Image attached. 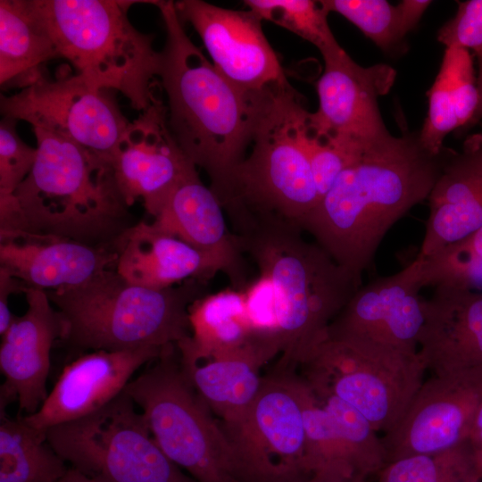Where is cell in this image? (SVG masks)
Instances as JSON below:
<instances>
[{
    "label": "cell",
    "mask_w": 482,
    "mask_h": 482,
    "mask_svg": "<svg viewBox=\"0 0 482 482\" xmlns=\"http://www.w3.org/2000/svg\"><path fill=\"white\" fill-rule=\"evenodd\" d=\"M446 154L428 151L419 132L388 133L367 144L303 219L301 229L362 278L388 230L428 199Z\"/></svg>",
    "instance_id": "cell-1"
},
{
    "label": "cell",
    "mask_w": 482,
    "mask_h": 482,
    "mask_svg": "<svg viewBox=\"0 0 482 482\" xmlns=\"http://www.w3.org/2000/svg\"><path fill=\"white\" fill-rule=\"evenodd\" d=\"M166 29L159 78L170 131L218 194L244 160L269 87L245 91L222 76L185 32L173 1H154Z\"/></svg>",
    "instance_id": "cell-2"
},
{
    "label": "cell",
    "mask_w": 482,
    "mask_h": 482,
    "mask_svg": "<svg viewBox=\"0 0 482 482\" xmlns=\"http://www.w3.org/2000/svg\"><path fill=\"white\" fill-rule=\"evenodd\" d=\"M33 131L37 159L15 192L0 196V231L114 247L132 225L109 161L55 134Z\"/></svg>",
    "instance_id": "cell-3"
},
{
    "label": "cell",
    "mask_w": 482,
    "mask_h": 482,
    "mask_svg": "<svg viewBox=\"0 0 482 482\" xmlns=\"http://www.w3.org/2000/svg\"><path fill=\"white\" fill-rule=\"evenodd\" d=\"M303 232L291 224L264 221L234 234L273 286L280 345L275 368L280 370H296L327 338L329 325L362 285Z\"/></svg>",
    "instance_id": "cell-4"
},
{
    "label": "cell",
    "mask_w": 482,
    "mask_h": 482,
    "mask_svg": "<svg viewBox=\"0 0 482 482\" xmlns=\"http://www.w3.org/2000/svg\"><path fill=\"white\" fill-rule=\"evenodd\" d=\"M306 111L301 96L289 83L269 88L253 130L251 153L216 195L234 232L262 221L300 228L318 204L301 137Z\"/></svg>",
    "instance_id": "cell-5"
},
{
    "label": "cell",
    "mask_w": 482,
    "mask_h": 482,
    "mask_svg": "<svg viewBox=\"0 0 482 482\" xmlns=\"http://www.w3.org/2000/svg\"><path fill=\"white\" fill-rule=\"evenodd\" d=\"M191 278L163 289L129 282L107 269L73 287L46 290L65 322L63 342L81 350L177 345L191 334L188 308L207 295Z\"/></svg>",
    "instance_id": "cell-6"
},
{
    "label": "cell",
    "mask_w": 482,
    "mask_h": 482,
    "mask_svg": "<svg viewBox=\"0 0 482 482\" xmlns=\"http://www.w3.org/2000/svg\"><path fill=\"white\" fill-rule=\"evenodd\" d=\"M57 46L90 86L120 92L142 112L157 98L162 53L129 21L131 0H33Z\"/></svg>",
    "instance_id": "cell-7"
},
{
    "label": "cell",
    "mask_w": 482,
    "mask_h": 482,
    "mask_svg": "<svg viewBox=\"0 0 482 482\" xmlns=\"http://www.w3.org/2000/svg\"><path fill=\"white\" fill-rule=\"evenodd\" d=\"M124 391L141 409L154 439L172 462L197 482H237L225 436L186 379L176 345Z\"/></svg>",
    "instance_id": "cell-8"
},
{
    "label": "cell",
    "mask_w": 482,
    "mask_h": 482,
    "mask_svg": "<svg viewBox=\"0 0 482 482\" xmlns=\"http://www.w3.org/2000/svg\"><path fill=\"white\" fill-rule=\"evenodd\" d=\"M297 368L301 369L298 375L315 394L341 399L383 434L402 417L427 370L419 352L329 338Z\"/></svg>",
    "instance_id": "cell-9"
},
{
    "label": "cell",
    "mask_w": 482,
    "mask_h": 482,
    "mask_svg": "<svg viewBox=\"0 0 482 482\" xmlns=\"http://www.w3.org/2000/svg\"><path fill=\"white\" fill-rule=\"evenodd\" d=\"M123 391L100 410L46 431L56 453L106 482H197L154 439L144 414Z\"/></svg>",
    "instance_id": "cell-10"
},
{
    "label": "cell",
    "mask_w": 482,
    "mask_h": 482,
    "mask_svg": "<svg viewBox=\"0 0 482 482\" xmlns=\"http://www.w3.org/2000/svg\"><path fill=\"white\" fill-rule=\"evenodd\" d=\"M237 482H305L306 434L300 378L274 368L249 409L230 421L218 420Z\"/></svg>",
    "instance_id": "cell-11"
},
{
    "label": "cell",
    "mask_w": 482,
    "mask_h": 482,
    "mask_svg": "<svg viewBox=\"0 0 482 482\" xmlns=\"http://www.w3.org/2000/svg\"><path fill=\"white\" fill-rule=\"evenodd\" d=\"M106 91L94 88L69 65L62 64L54 77L45 72L16 94L2 96L1 112L109 161L129 122Z\"/></svg>",
    "instance_id": "cell-12"
},
{
    "label": "cell",
    "mask_w": 482,
    "mask_h": 482,
    "mask_svg": "<svg viewBox=\"0 0 482 482\" xmlns=\"http://www.w3.org/2000/svg\"><path fill=\"white\" fill-rule=\"evenodd\" d=\"M419 256L401 270L362 285L328 328L327 338L415 353L425 316Z\"/></svg>",
    "instance_id": "cell-13"
},
{
    "label": "cell",
    "mask_w": 482,
    "mask_h": 482,
    "mask_svg": "<svg viewBox=\"0 0 482 482\" xmlns=\"http://www.w3.org/2000/svg\"><path fill=\"white\" fill-rule=\"evenodd\" d=\"M320 54L324 71L317 82L318 110L309 115L312 128L354 145L390 133L382 119L378 98L392 87L395 70L383 63L362 67L338 43Z\"/></svg>",
    "instance_id": "cell-14"
},
{
    "label": "cell",
    "mask_w": 482,
    "mask_h": 482,
    "mask_svg": "<svg viewBox=\"0 0 482 482\" xmlns=\"http://www.w3.org/2000/svg\"><path fill=\"white\" fill-rule=\"evenodd\" d=\"M116 185L129 207L141 200L155 218L196 166L172 137L159 97L129 122L109 160Z\"/></svg>",
    "instance_id": "cell-15"
},
{
    "label": "cell",
    "mask_w": 482,
    "mask_h": 482,
    "mask_svg": "<svg viewBox=\"0 0 482 482\" xmlns=\"http://www.w3.org/2000/svg\"><path fill=\"white\" fill-rule=\"evenodd\" d=\"M481 398L482 375H433L424 380L402 417L381 436L386 464L467 441Z\"/></svg>",
    "instance_id": "cell-16"
},
{
    "label": "cell",
    "mask_w": 482,
    "mask_h": 482,
    "mask_svg": "<svg viewBox=\"0 0 482 482\" xmlns=\"http://www.w3.org/2000/svg\"><path fill=\"white\" fill-rule=\"evenodd\" d=\"M174 4L180 21L191 24L200 36L213 66L231 83L248 92L288 83L256 13L200 0Z\"/></svg>",
    "instance_id": "cell-17"
},
{
    "label": "cell",
    "mask_w": 482,
    "mask_h": 482,
    "mask_svg": "<svg viewBox=\"0 0 482 482\" xmlns=\"http://www.w3.org/2000/svg\"><path fill=\"white\" fill-rule=\"evenodd\" d=\"M299 378L311 475L366 479L377 474L386 465V454L381 437L369 420L341 399L315 394Z\"/></svg>",
    "instance_id": "cell-18"
},
{
    "label": "cell",
    "mask_w": 482,
    "mask_h": 482,
    "mask_svg": "<svg viewBox=\"0 0 482 482\" xmlns=\"http://www.w3.org/2000/svg\"><path fill=\"white\" fill-rule=\"evenodd\" d=\"M24 295L26 312L14 316L2 335L0 370L4 382L0 388V411L17 402L20 412L30 415L49 394L50 353L56 340L62 341L65 322L46 290L28 287Z\"/></svg>",
    "instance_id": "cell-19"
},
{
    "label": "cell",
    "mask_w": 482,
    "mask_h": 482,
    "mask_svg": "<svg viewBox=\"0 0 482 482\" xmlns=\"http://www.w3.org/2000/svg\"><path fill=\"white\" fill-rule=\"evenodd\" d=\"M172 346L99 350L80 355L64 367L40 408L22 418L30 427L46 432L87 416L120 395L141 366Z\"/></svg>",
    "instance_id": "cell-20"
},
{
    "label": "cell",
    "mask_w": 482,
    "mask_h": 482,
    "mask_svg": "<svg viewBox=\"0 0 482 482\" xmlns=\"http://www.w3.org/2000/svg\"><path fill=\"white\" fill-rule=\"evenodd\" d=\"M186 338L176 345L186 379L218 420L241 417L262 388V368L279 354L278 347L254 337L238 348L205 353Z\"/></svg>",
    "instance_id": "cell-21"
},
{
    "label": "cell",
    "mask_w": 482,
    "mask_h": 482,
    "mask_svg": "<svg viewBox=\"0 0 482 482\" xmlns=\"http://www.w3.org/2000/svg\"><path fill=\"white\" fill-rule=\"evenodd\" d=\"M423 298L419 354L435 376L482 375V292L436 287Z\"/></svg>",
    "instance_id": "cell-22"
},
{
    "label": "cell",
    "mask_w": 482,
    "mask_h": 482,
    "mask_svg": "<svg viewBox=\"0 0 482 482\" xmlns=\"http://www.w3.org/2000/svg\"><path fill=\"white\" fill-rule=\"evenodd\" d=\"M114 247L89 245L54 235L0 231V268L26 288L80 285L116 266Z\"/></svg>",
    "instance_id": "cell-23"
},
{
    "label": "cell",
    "mask_w": 482,
    "mask_h": 482,
    "mask_svg": "<svg viewBox=\"0 0 482 482\" xmlns=\"http://www.w3.org/2000/svg\"><path fill=\"white\" fill-rule=\"evenodd\" d=\"M153 224L207 255L232 288L244 291L249 285L244 253L227 226L218 197L196 170L175 188Z\"/></svg>",
    "instance_id": "cell-24"
},
{
    "label": "cell",
    "mask_w": 482,
    "mask_h": 482,
    "mask_svg": "<svg viewBox=\"0 0 482 482\" xmlns=\"http://www.w3.org/2000/svg\"><path fill=\"white\" fill-rule=\"evenodd\" d=\"M428 199L429 214L420 256L458 242L482 226L481 140H470L461 153L447 152Z\"/></svg>",
    "instance_id": "cell-25"
},
{
    "label": "cell",
    "mask_w": 482,
    "mask_h": 482,
    "mask_svg": "<svg viewBox=\"0 0 482 482\" xmlns=\"http://www.w3.org/2000/svg\"><path fill=\"white\" fill-rule=\"evenodd\" d=\"M116 271L135 285L163 289L196 278L207 282L216 264L183 240L153 223L138 222L116 241Z\"/></svg>",
    "instance_id": "cell-26"
},
{
    "label": "cell",
    "mask_w": 482,
    "mask_h": 482,
    "mask_svg": "<svg viewBox=\"0 0 482 482\" xmlns=\"http://www.w3.org/2000/svg\"><path fill=\"white\" fill-rule=\"evenodd\" d=\"M59 53L33 0L0 1V84L23 89L45 74Z\"/></svg>",
    "instance_id": "cell-27"
},
{
    "label": "cell",
    "mask_w": 482,
    "mask_h": 482,
    "mask_svg": "<svg viewBox=\"0 0 482 482\" xmlns=\"http://www.w3.org/2000/svg\"><path fill=\"white\" fill-rule=\"evenodd\" d=\"M428 97V110L419 132L420 140L428 151L439 154L444 151L445 137L454 129L470 123L478 103L469 50L457 46L445 48Z\"/></svg>",
    "instance_id": "cell-28"
},
{
    "label": "cell",
    "mask_w": 482,
    "mask_h": 482,
    "mask_svg": "<svg viewBox=\"0 0 482 482\" xmlns=\"http://www.w3.org/2000/svg\"><path fill=\"white\" fill-rule=\"evenodd\" d=\"M188 318L191 334L186 339L201 353L238 348L254 338L244 291L230 287L205 295L191 303Z\"/></svg>",
    "instance_id": "cell-29"
},
{
    "label": "cell",
    "mask_w": 482,
    "mask_h": 482,
    "mask_svg": "<svg viewBox=\"0 0 482 482\" xmlns=\"http://www.w3.org/2000/svg\"><path fill=\"white\" fill-rule=\"evenodd\" d=\"M46 432L0 411V482H57L68 471Z\"/></svg>",
    "instance_id": "cell-30"
},
{
    "label": "cell",
    "mask_w": 482,
    "mask_h": 482,
    "mask_svg": "<svg viewBox=\"0 0 482 482\" xmlns=\"http://www.w3.org/2000/svg\"><path fill=\"white\" fill-rule=\"evenodd\" d=\"M376 475V482H479L482 478L469 440L440 453L400 458Z\"/></svg>",
    "instance_id": "cell-31"
},
{
    "label": "cell",
    "mask_w": 482,
    "mask_h": 482,
    "mask_svg": "<svg viewBox=\"0 0 482 482\" xmlns=\"http://www.w3.org/2000/svg\"><path fill=\"white\" fill-rule=\"evenodd\" d=\"M418 256L423 288L447 287L482 292V226L428 256Z\"/></svg>",
    "instance_id": "cell-32"
},
{
    "label": "cell",
    "mask_w": 482,
    "mask_h": 482,
    "mask_svg": "<svg viewBox=\"0 0 482 482\" xmlns=\"http://www.w3.org/2000/svg\"><path fill=\"white\" fill-rule=\"evenodd\" d=\"M248 10L296 34L322 51L337 44L320 1L246 0Z\"/></svg>",
    "instance_id": "cell-33"
},
{
    "label": "cell",
    "mask_w": 482,
    "mask_h": 482,
    "mask_svg": "<svg viewBox=\"0 0 482 482\" xmlns=\"http://www.w3.org/2000/svg\"><path fill=\"white\" fill-rule=\"evenodd\" d=\"M329 13L341 14L384 51L391 50L405 37L395 5L386 0L320 1Z\"/></svg>",
    "instance_id": "cell-34"
},
{
    "label": "cell",
    "mask_w": 482,
    "mask_h": 482,
    "mask_svg": "<svg viewBox=\"0 0 482 482\" xmlns=\"http://www.w3.org/2000/svg\"><path fill=\"white\" fill-rule=\"evenodd\" d=\"M16 120L3 117L0 122V196L12 195L31 171L37 147L19 136Z\"/></svg>",
    "instance_id": "cell-35"
},
{
    "label": "cell",
    "mask_w": 482,
    "mask_h": 482,
    "mask_svg": "<svg viewBox=\"0 0 482 482\" xmlns=\"http://www.w3.org/2000/svg\"><path fill=\"white\" fill-rule=\"evenodd\" d=\"M437 40L446 47L471 49L482 59V0L459 3L456 14L438 30Z\"/></svg>",
    "instance_id": "cell-36"
},
{
    "label": "cell",
    "mask_w": 482,
    "mask_h": 482,
    "mask_svg": "<svg viewBox=\"0 0 482 482\" xmlns=\"http://www.w3.org/2000/svg\"><path fill=\"white\" fill-rule=\"evenodd\" d=\"M25 286L12 277L6 270L0 268V334L7 330L14 315L9 307V296L12 294L23 293Z\"/></svg>",
    "instance_id": "cell-37"
},
{
    "label": "cell",
    "mask_w": 482,
    "mask_h": 482,
    "mask_svg": "<svg viewBox=\"0 0 482 482\" xmlns=\"http://www.w3.org/2000/svg\"><path fill=\"white\" fill-rule=\"evenodd\" d=\"M431 3L427 0H403L395 5L405 36L418 24Z\"/></svg>",
    "instance_id": "cell-38"
},
{
    "label": "cell",
    "mask_w": 482,
    "mask_h": 482,
    "mask_svg": "<svg viewBox=\"0 0 482 482\" xmlns=\"http://www.w3.org/2000/svg\"><path fill=\"white\" fill-rule=\"evenodd\" d=\"M468 440L473 448L478 465L482 471V398L478 407Z\"/></svg>",
    "instance_id": "cell-39"
},
{
    "label": "cell",
    "mask_w": 482,
    "mask_h": 482,
    "mask_svg": "<svg viewBox=\"0 0 482 482\" xmlns=\"http://www.w3.org/2000/svg\"><path fill=\"white\" fill-rule=\"evenodd\" d=\"M305 482H366V479L359 478H345L330 473H315Z\"/></svg>",
    "instance_id": "cell-40"
},
{
    "label": "cell",
    "mask_w": 482,
    "mask_h": 482,
    "mask_svg": "<svg viewBox=\"0 0 482 482\" xmlns=\"http://www.w3.org/2000/svg\"><path fill=\"white\" fill-rule=\"evenodd\" d=\"M57 482H106L100 478L89 477L81 471L74 469L69 468L66 474Z\"/></svg>",
    "instance_id": "cell-41"
},
{
    "label": "cell",
    "mask_w": 482,
    "mask_h": 482,
    "mask_svg": "<svg viewBox=\"0 0 482 482\" xmlns=\"http://www.w3.org/2000/svg\"><path fill=\"white\" fill-rule=\"evenodd\" d=\"M477 88L478 92V103L475 113L469 124H475L482 119V59H478V75L477 79Z\"/></svg>",
    "instance_id": "cell-42"
},
{
    "label": "cell",
    "mask_w": 482,
    "mask_h": 482,
    "mask_svg": "<svg viewBox=\"0 0 482 482\" xmlns=\"http://www.w3.org/2000/svg\"><path fill=\"white\" fill-rule=\"evenodd\" d=\"M480 482V481H479Z\"/></svg>",
    "instance_id": "cell-43"
}]
</instances>
